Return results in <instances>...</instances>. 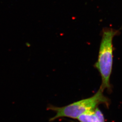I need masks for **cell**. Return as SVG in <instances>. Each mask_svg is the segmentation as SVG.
I'll return each mask as SVG.
<instances>
[{"label": "cell", "instance_id": "cell-1", "mask_svg": "<svg viewBox=\"0 0 122 122\" xmlns=\"http://www.w3.org/2000/svg\"><path fill=\"white\" fill-rule=\"evenodd\" d=\"M117 33V30L112 28L105 29L103 31L98 61L95 65L101 76L100 88L104 91L110 89V79L113 63V41Z\"/></svg>", "mask_w": 122, "mask_h": 122}, {"label": "cell", "instance_id": "cell-2", "mask_svg": "<svg viewBox=\"0 0 122 122\" xmlns=\"http://www.w3.org/2000/svg\"><path fill=\"white\" fill-rule=\"evenodd\" d=\"M103 91L100 88L96 93L90 98L83 99L70 104L66 106L57 107L50 106L49 109L56 113L55 115L50 121L61 117H68L77 119L83 114L94 110L100 104H108V99L103 94Z\"/></svg>", "mask_w": 122, "mask_h": 122}, {"label": "cell", "instance_id": "cell-3", "mask_svg": "<svg viewBox=\"0 0 122 122\" xmlns=\"http://www.w3.org/2000/svg\"><path fill=\"white\" fill-rule=\"evenodd\" d=\"M77 119L79 122H105L104 115L98 107L81 115Z\"/></svg>", "mask_w": 122, "mask_h": 122}]
</instances>
